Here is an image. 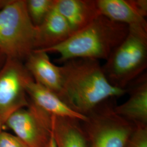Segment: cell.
<instances>
[{"instance_id":"cell-1","label":"cell","mask_w":147,"mask_h":147,"mask_svg":"<svg viewBox=\"0 0 147 147\" xmlns=\"http://www.w3.org/2000/svg\"><path fill=\"white\" fill-rule=\"evenodd\" d=\"M62 64V85L58 96L81 115L86 116L102 102L126 93V89L109 82L98 60L75 58Z\"/></svg>"},{"instance_id":"cell-2","label":"cell","mask_w":147,"mask_h":147,"mask_svg":"<svg viewBox=\"0 0 147 147\" xmlns=\"http://www.w3.org/2000/svg\"><path fill=\"white\" fill-rule=\"evenodd\" d=\"M128 32L129 27L126 25L100 14L65 42L42 51L58 54L56 61L59 63L75 58L106 60L125 39Z\"/></svg>"},{"instance_id":"cell-3","label":"cell","mask_w":147,"mask_h":147,"mask_svg":"<svg viewBox=\"0 0 147 147\" xmlns=\"http://www.w3.org/2000/svg\"><path fill=\"white\" fill-rule=\"evenodd\" d=\"M106 61L102 68L109 82L118 88L126 89L147 69V30L129 27L125 39Z\"/></svg>"},{"instance_id":"cell-4","label":"cell","mask_w":147,"mask_h":147,"mask_svg":"<svg viewBox=\"0 0 147 147\" xmlns=\"http://www.w3.org/2000/svg\"><path fill=\"white\" fill-rule=\"evenodd\" d=\"M36 33L26 0H12L0 11V50L6 58L24 63L35 50Z\"/></svg>"},{"instance_id":"cell-5","label":"cell","mask_w":147,"mask_h":147,"mask_svg":"<svg viewBox=\"0 0 147 147\" xmlns=\"http://www.w3.org/2000/svg\"><path fill=\"white\" fill-rule=\"evenodd\" d=\"M109 100L98 105L81 121L88 147H124L135 127L116 113L115 105Z\"/></svg>"},{"instance_id":"cell-6","label":"cell","mask_w":147,"mask_h":147,"mask_svg":"<svg viewBox=\"0 0 147 147\" xmlns=\"http://www.w3.org/2000/svg\"><path fill=\"white\" fill-rule=\"evenodd\" d=\"M32 79L23 62L6 58L0 69V126L2 128L13 113L29 105L26 86Z\"/></svg>"},{"instance_id":"cell-7","label":"cell","mask_w":147,"mask_h":147,"mask_svg":"<svg viewBox=\"0 0 147 147\" xmlns=\"http://www.w3.org/2000/svg\"><path fill=\"white\" fill-rule=\"evenodd\" d=\"M5 126L28 147H47L52 136V116L29 100L28 106L13 113Z\"/></svg>"},{"instance_id":"cell-8","label":"cell","mask_w":147,"mask_h":147,"mask_svg":"<svg viewBox=\"0 0 147 147\" xmlns=\"http://www.w3.org/2000/svg\"><path fill=\"white\" fill-rule=\"evenodd\" d=\"M100 15L128 27L147 30V0H96Z\"/></svg>"},{"instance_id":"cell-9","label":"cell","mask_w":147,"mask_h":147,"mask_svg":"<svg viewBox=\"0 0 147 147\" xmlns=\"http://www.w3.org/2000/svg\"><path fill=\"white\" fill-rule=\"evenodd\" d=\"M126 90L129 99L122 104L115 105V112L135 125H147V73L133 81Z\"/></svg>"},{"instance_id":"cell-10","label":"cell","mask_w":147,"mask_h":147,"mask_svg":"<svg viewBox=\"0 0 147 147\" xmlns=\"http://www.w3.org/2000/svg\"><path fill=\"white\" fill-rule=\"evenodd\" d=\"M24 64L36 82L58 96L62 85L61 68L51 62L48 53L35 50Z\"/></svg>"},{"instance_id":"cell-11","label":"cell","mask_w":147,"mask_h":147,"mask_svg":"<svg viewBox=\"0 0 147 147\" xmlns=\"http://www.w3.org/2000/svg\"><path fill=\"white\" fill-rule=\"evenodd\" d=\"M26 91L32 102L51 116L73 118L81 121L87 118V116L73 110L56 93L36 82L33 79L27 83Z\"/></svg>"},{"instance_id":"cell-12","label":"cell","mask_w":147,"mask_h":147,"mask_svg":"<svg viewBox=\"0 0 147 147\" xmlns=\"http://www.w3.org/2000/svg\"><path fill=\"white\" fill-rule=\"evenodd\" d=\"M54 8L67 20L73 34L100 15L96 0H55Z\"/></svg>"},{"instance_id":"cell-13","label":"cell","mask_w":147,"mask_h":147,"mask_svg":"<svg viewBox=\"0 0 147 147\" xmlns=\"http://www.w3.org/2000/svg\"><path fill=\"white\" fill-rule=\"evenodd\" d=\"M73 34L67 20L54 8L36 27L35 50H43L65 42Z\"/></svg>"},{"instance_id":"cell-14","label":"cell","mask_w":147,"mask_h":147,"mask_svg":"<svg viewBox=\"0 0 147 147\" xmlns=\"http://www.w3.org/2000/svg\"><path fill=\"white\" fill-rule=\"evenodd\" d=\"M52 134L57 147H88L81 121L52 116Z\"/></svg>"},{"instance_id":"cell-15","label":"cell","mask_w":147,"mask_h":147,"mask_svg":"<svg viewBox=\"0 0 147 147\" xmlns=\"http://www.w3.org/2000/svg\"><path fill=\"white\" fill-rule=\"evenodd\" d=\"M55 0H26L27 11L35 27L39 26L53 11Z\"/></svg>"},{"instance_id":"cell-16","label":"cell","mask_w":147,"mask_h":147,"mask_svg":"<svg viewBox=\"0 0 147 147\" xmlns=\"http://www.w3.org/2000/svg\"><path fill=\"white\" fill-rule=\"evenodd\" d=\"M124 147H147V125H135Z\"/></svg>"},{"instance_id":"cell-17","label":"cell","mask_w":147,"mask_h":147,"mask_svg":"<svg viewBox=\"0 0 147 147\" xmlns=\"http://www.w3.org/2000/svg\"><path fill=\"white\" fill-rule=\"evenodd\" d=\"M0 147H28L21 140L7 132H0Z\"/></svg>"},{"instance_id":"cell-18","label":"cell","mask_w":147,"mask_h":147,"mask_svg":"<svg viewBox=\"0 0 147 147\" xmlns=\"http://www.w3.org/2000/svg\"><path fill=\"white\" fill-rule=\"evenodd\" d=\"M12 0H0V11H2L7 5L10 3Z\"/></svg>"},{"instance_id":"cell-19","label":"cell","mask_w":147,"mask_h":147,"mask_svg":"<svg viewBox=\"0 0 147 147\" xmlns=\"http://www.w3.org/2000/svg\"><path fill=\"white\" fill-rule=\"evenodd\" d=\"M6 58H7L3 54L0 53V69L2 67V66L3 65L4 63H5Z\"/></svg>"},{"instance_id":"cell-20","label":"cell","mask_w":147,"mask_h":147,"mask_svg":"<svg viewBox=\"0 0 147 147\" xmlns=\"http://www.w3.org/2000/svg\"><path fill=\"white\" fill-rule=\"evenodd\" d=\"M57 147L56 142H55V140L53 138V134H52V136H51V137L50 141L48 147Z\"/></svg>"},{"instance_id":"cell-21","label":"cell","mask_w":147,"mask_h":147,"mask_svg":"<svg viewBox=\"0 0 147 147\" xmlns=\"http://www.w3.org/2000/svg\"><path fill=\"white\" fill-rule=\"evenodd\" d=\"M2 129H3V128H2L1 126H0V132L2 131Z\"/></svg>"},{"instance_id":"cell-22","label":"cell","mask_w":147,"mask_h":147,"mask_svg":"<svg viewBox=\"0 0 147 147\" xmlns=\"http://www.w3.org/2000/svg\"><path fill=\"white\" fill-rule=\"evenodd\" d=\"M0 53H1V50H0ZM3 54V53H2Z\"/></svg>"}]
</instances>
